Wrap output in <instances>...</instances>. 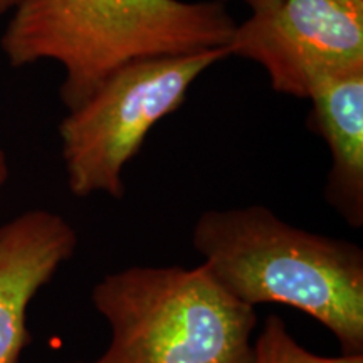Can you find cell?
<instances>
[{"mask_svg": "<svg viewBox=\"0 0 363 363\" xmlns=\"http://www.w3.org/2000/svg\"><path fill=\"white\" fill-rule=\"evenodd\" d=\"M308 126L325 140L331 165L325 199L353 229L363 227V67L311 89Z\"/></svg>", "mask_w": 363, "mask_h": 363, "instance_id": "cell-7", "label": "cell"}, {"mask_svg": "<svg viewBox=\"0 0 363 363\" xmlns=\"http://www.w3.org/2000/svg\"><path fill=\"white\" fill-rule=\"evenodd\" d=\"M22 0H0V16H6V13H11L13 9H16Z\"/></svg>", "mask_w": 363, "mask_h": 363, "instance_id": "cell-11", "label": "cell"}, {"mask_svg": "<svg viewBox=\"0 0 363 363\" xmlns=\"http://www.w3.org/2000/svg\"><path fill=\"white\" fill-rule=\"evenodd\" d=\"M222 2L224 4L240 2V4H244L249 11H251V13H254V12H262V11H266V9L276 6L279 0H222Z\"/></svg>", "mask_w": 363, "mask_h": 363, "instance_id": "cell-9", "label": "cell"}, {"mask_svg": "<svg viewBox=\"0 0 363 363\" xmlns=\"http://www.w3.org/2000/svg\"><path fill=\"white\" fill-rule=\"evenodd\" d=\"M91 298L111 342L96 360L74 363H254V306L203 264L126 267L104 276Z\"/></svg>", "mask_w": 363, "mask_h": 363, "instance_id": "cell-3", "label": "cell"}, {"mask_svg": "<svg viewBox=\"0 0 363 363\" xmlns=\"http://www.w3.org/2000/svg\"><path fill=\"white\" fill-rule=\"evenodd\" d=\"M229 52L259 65L276 93L308 99L320 81L363 67V0H279L235 26Z\"/></svg>", "mask_w": 363, "mask_h": 363, "instance_id": "cell-5", "label": "cell"}, {"mask_svg": "<svg viewBox=\"0 0 363 363\" xmlns=\"http://www.w3.org/2000/svg\"><path fill=\"white\" fill-rule=\"evenodd\" d=\"M192 246L230 296L296 308L333 333L340 355L363 357L360 246L299 229L264 206L203 212Z\"/></svg>", "mask_w": 363, "mask_h": 363, "instance_id": "cell-2", "label": "cell"}, {"mask_svg": "<svg viewBox=\"0 0 363 363\" xmlns=\"http://www.w3.org/2000/svg\"><path fill=\"white\" fill-rule=\"evenodd\" d=\"M254 363H363V357H321L301 347L279 316L266 318L254 340Z\"/></svg>", "mask_w": 363, "mask_h": 363, "instance_id": "cell-8", "label": "cell"}, {"mask_svg": "<svg viewBox=\"0 0 363 363\" xmlns=\"http://www.w3.org/2000/svg\"><path fill=\"white\" fill-rule=\"evenodd\" d=\"M11 13L4 57L12 67L62 66L67 111L130 62L229 49L238 26L222 0H22Z\"/></svg>", "mask_w": 363, "mask_h": 363, "instance_id": "cell-1", "label": "cell"}, {"mask_svg": "<svg viewBox=\"0 0 363 363\" xmlns=\"http://www.w3.org/2000/svg\"><path fill=\"white\" fill-rule=\"evenodd\" d=\"M229 49L130 62L108 76L59 123L67 187L76 197L106 194L121 201L123 172L150 131L184 106L197 79Z\"/></svg>", "mask_w": 363, "mask_h": 363, "instance_id": "cell-4", "label": "cell"}, {"mask_svg": "<svg viewBox=\"0 0 363 363\" xmlns=\"http://www.w3.org/2000/svg\"><path fill=\"white\" fill-rule=\"evenodd\" d=\"M9 174H11V170H9L7 155H6V152H4V148L0 147V195H2L4 187H6V184L9 180Z\"/></svg>", "mask_w": 363, "mask_h": 363, "instance_id": "cell-10", "label": "cell"}, {"mask_svg": "<svg viewBox=\"0 0 363 363\" xmlns=\"http://www.w3.org/2000/svg\"><path fill=\"white\" fill-rule=\"evenodd\" d=\"M76 247L74 227L45 208L27 211L0 225V363H22L30 343L29 305Z\"/></svg>", "mask_w": 363, "mask_h": 363, "instance_id": "cell-6", "label": "cell"}]
</instances>
